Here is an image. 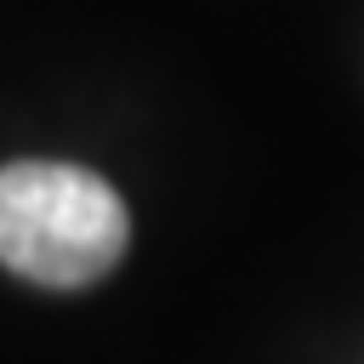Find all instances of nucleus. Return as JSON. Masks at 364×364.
Listing matches in <instances>:
<instances>
[{
	"label": "nucleus",
	"instance_id": "nucleus-1",
	"mask_svg": "<svg viewBox=\"0 0 364 364\" xmlns=\"http://www.w3.org/2000/svg\"><path fill=\"white\" fill-rule=\"evenodd\" d=\"M131 245V210L108 176L63 159L0 165V267L46 290H85Z\"/></svg>",
	"mask_w": 364,
	"mask_h": 364
}]
</instances>
